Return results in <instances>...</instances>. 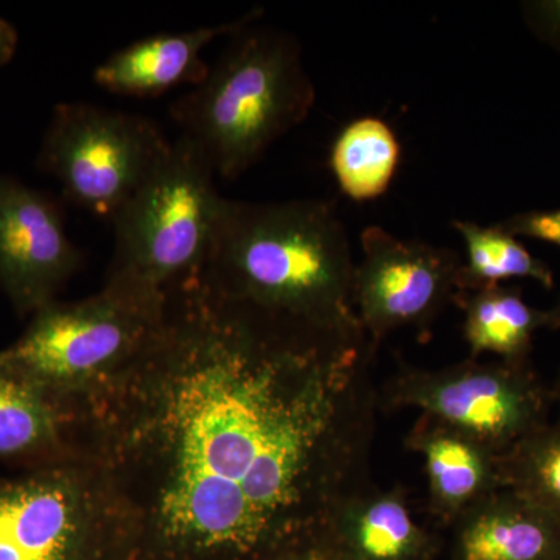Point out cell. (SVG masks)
Returning a JSON list of instances; mask_svg holds the SVG:
<instances>
[{"label":"cell","instance_id":"obj_13","mask_svg":"<svg viewBox=\"0 0 560 560\" xmlns=\"http://www.w3.org/2000/svg\"><path fill=\"white\" fill-rule=\"evenodd\" d=\"M458 560H560V525L510 489H497L458 518Z\"/></svg>","mask_w":560,"mask_h":560},{"label":"cell","instance_id":"obj_22","mask_svg":"<svg viewBox=\"0 0 560 560\" xmlns=\"http://www.w3.org/2000/svg\"><path fill=\"white\" fill-rule=\"evenodd\" d=\"M18 46V33L9 22L0 20V66L13 57Z\"/></svg>","mask_w":560,"mask_h":560},{"label":"cell","instance_id":"obj_21","mask_svg":"<svg viewBox=\"0 0 560 560\" xmlns=\"http://www.w3.org/2000/svg\"><path fill=\"white\" fill-rule=\"evenodd\" d=\"M523 13L530 31L560 51V0L523 3Z\"/></svg>","mask_w":560,"mask_h":560},{"label":"cell","instance_id":"obj_11","mask_svg":"<svg viewBox=\"0 0 560 560\" xmlns=\"http://www.w3.org/2000/svg\"><path fill=\"white\" fill-rule=\"evenodd\" d=\"M259 16L260 10H254L228 24L136 40L109 55L95 68L92 79L103 90L127 97H156L186 83L197 86L210 69L202 60L206 47L221 36L234 35Z\"/></svg>","mask_w":560,"mask_h":560},{"label":"cell","instance_id":"obj_23","mask_svg":"<svg viewBox=\"0 0 560 560\" xmlns=\"http://www.w3.org/2000/svg\"><path fill=\"white\" fill-rule=\"evenodd\" d=\"M329 551V547L316 548V550L301 552V555L290 556V558L280 560H327Z\"/></svg>","mask_w":560,"mask_h":560},{"label":"cell","instance_id":"obj_12","mask_svg":"<svg viewBox=\"0 0 560 560\" xmlns=\"http://www.w3.org/2000/svg\"><path fill=\"white\" fill-rule=\"evenodd\" d=\"M75 401L61 399L0 359V459L25 470L81 459Z\"/></svg>","mask_w":560,"mask_h":560},{"label":"cell","instance_id":"obj_18","mask_svg":"<svg viewBox=\"0 0 560 560\" xmlns=\"http://www.w3.org/2000/svg\"><path fill=\"white\" fill-rule=\"evenodd\" d=\"M453 228L463 237L467 254L460 265L459 293L488 289L512 279H533L548 290L555 287L551 268L534 257L501 224L480 226L474 221L455 220Z\"/></svg>","mask_w":560,"mask_h":560},{"label":"cell","instance_id":"obj_3","mask_svg":"<svg viewBox=\"0 0 560 560\" xmlns=\"http://www.w3.org/2000/svg\"><path fill=\"white\" fill-rule=\"evenodd\" d=\"M249 24L232 35L205 80L172 105L180 138L228 180L248 172L276 140L307 119L316 98L298 40Z\"/></svg>","mask_w":560,"mask_h":560},{"label":"cell","instance_id":"obj_8","mask_svg":"<svg viewBox=\"0 0 560 560\" xmlns=\"http://www.w3.org/2000/svg\"><path fill=\"white\" fill-rule=\"evenodd\" d=\"M381 407L415 408L495 456L548 422V396L523 361L407 370L385 385Z\"/></svg>","mask_w":560,"mask_h":560},{"label":"cell","instance_id":"obj_19","mask_svg":"<svg viewBox=\"0 0 560 560\" xmlns=\"http://www.w3.org/2000/svg\"><path fill=\"white\" fill-rule=\"evenodd\" d=\"M500 488L510 489L560 525V418L497 456Z\"/></svg>","mask_w":560,"mask_h":560},{"label":"cell","instance_id":"obj_20","mask_svg":"<svg viewBox=\"0 0 560 560\" xmlns=\"http://www.w3.org/2000/svg\"><path fill=\"white\" fill-rule=\"evenodd\" d=\"M500 224L514 237L534 238L560 248V208L517 213Z\"/></svg>","mask_w":560,"mask_h":560},{"label":"cell","instance_id":"obj_25","mask_svg":"<svg viewBox=\"0 0 560 560\" xmlns=\"http://www.w3.org/2000/svg\"><path fill=\"white\" fill-rule=\"evenodd\" d=\"M558 396H559V400H560V378H559V385H558Z\"/></svg>","mask_w":560,"mask_h":560},{"label":"cell","instance_id":"obj_2","mask_svg":"<svg viewBox=\"0 0 560 560\" xmlns=\"http://www.w3.org/2000/svg\"><path fill=\"white\" fill-rule=\"evenodd\" d=\"M355 264L329 201H226L200 279L231 301L316 329L364 331Z\"/></svg>","mask_w":560,"mask_h":560},{"label":"cell","instance_id":"obj_17","mask_svg":"<svg viewBox=\"0 0 560 560\" xmlns=\"http://www.w3.org/2000/svg\"><path fill=\"white\" fill-rule=\"evenodd\" d=\"M396 132L378 117L349 121L330 149V171L346 197L372 201L388 191L400 165Z\"/></svg>","mask_w":560,"mask_h":560},{"label":"cell","instance_id":"obj_1","mask_svg":"<svg viewBox=\"0 0 560 560\" xmlns=\"http://www.w3.org/2000/svg\"><path fill=\"white\" fill-rule=\"evenodd\" d=\"M366 331L316 329L200 279L75 400L77 448L130 525L132 560H280L329 547L366 488L381 397Z\"/></svg>","mask_w":560,"mask_h":560},{"label":"cell","instance_id":"obj_4","mask_svg":"<svg viewBox=\"0 0 560 560\" xmlns=\"http://www.w3.org/2000/svg\"><path fill=\"white\" fill-rule=\"evenodd\" d=\"M190 140L167 156L113 217L114 253L106 282L151 294L194 282L208 264L228 198Z\"/></svg>","mask_w":560,"mask_h":560},{"label":"cell","instance_id":"obj_7","mask_svg":"<svg viewBox=\"0 0 560 560\" xmlns=\"http://www.w3.org/2000/svg\"><path fill=\"white\" fill-rule=\"evenodd\" d=\"M171 147L147 117L91 103H61L47 128L39 165L60 180L68 200L110 221Z\"/></svg>","mask_w":560,"mask_h":560},{"label":"cell","instance_id":"obj_16","mask_svg":"<svg viewBox=\"0 0 560 560\" xmlns=\"http://www.w3.org/2000/svg\"><path fill=\"white\" fill-rule=\"evenodd\" d=\"M464 311V337L470 353H495L504 361H523L534 335L560 327V305L550 311L533 307L514 287H488L456 296Z\"/></svg>","mask_w":560,"mask_h":560},{"label":"cell","instance_id":"obj_14","mask_svg":"<svg viewBox=\"0 0 560 560\" xmlns=\"http://www.w3.org/2000/svg\"><path fill=\"white\" fill-rule=\"evenodd\" d=\"M329 548L349 560H429L434 545L400 492L364 488L338 512Z\"/></svg>","mask_w":560,"mask_h":560},{"label":"cell","instance_id":"obj_6","mask_svg":"<svg viewBox=\"0 0 560 560\" xmlns=\"http://www.w3.org/2000/svg\"><path fill=\"white\" fill-rule=\"evenodd\" d=\"M0 560H132L130 525L102 471L70 459L0 477Z\"/></svg>","mask_w":560,"mask_h":560},{"label":"cell","instance_id":"obj_24","mask_svg":"<svg viewBox=\"0 0 560 560\" xmlns=\"http://www.w3.org/2000/svg\"><path fill=\"white\" fill-rule=\"evenodd\" d=\"M327 560H349L346 559L345 556L338 555V552L329 551V556H327Z\"/></svg>","mask_w":560,"mask_h":560},{"label":"cell","instance_id":"obj_15","mask_svg":"<svg viewBox=\"0 0 560 560\" xmlns=\"http://www.w3.org/2000/svg\"><path fill=\"white\" fill-rule=\"evenodd\" d=\"M410 445L425 458L431 506L442 521H458L474 504L500 489L497 456L434 420H420Z\"/></svg>","mask_w":560,"mask_h":560},{"label":"cell","instance_id":"obj_10","mask_svg":"<svg viewBox=\"0 0 560 560\" xmlns=\"http://www.w3.org/2000/svg\"><path fill=\"white\" fill-rule=\"evenodd\" d=\"M81 265L57 202L0 176V287L21 316H33Z\"/></svg>","mask_w":560,"mask_h":560},{"label":"cell","instance_id":"obj_5","mask_svg":"<svg viewBox=\"0 0 560 560\" xmlns=\"http://www.w3.org/2000/svg\"><path fill=\"white\" fill-rule=\"evenodd\" d=\"M167 294L105 282L75 302H51L32 316L20 340L0 359L36 385L79 400L119 374L164 315Z\"/></svg>","mask_w":560,"mask_h":560},{"label":"cell","instance_id":"obj_9","mask_svg":"<svg viewBox=\"0 0 560 560\" xmlns=\"http://www.w3.org/2000/svg\"><path fill=\"white\" fill-rule=\"evenodd\" d=\"M361 248L353 302L375 348L400 327L425 330L458 296L463 261L453 249L401 241L381 226L361 232Z\"/></svg>","mask_w":560,"mask_h":560}]
</instances>
